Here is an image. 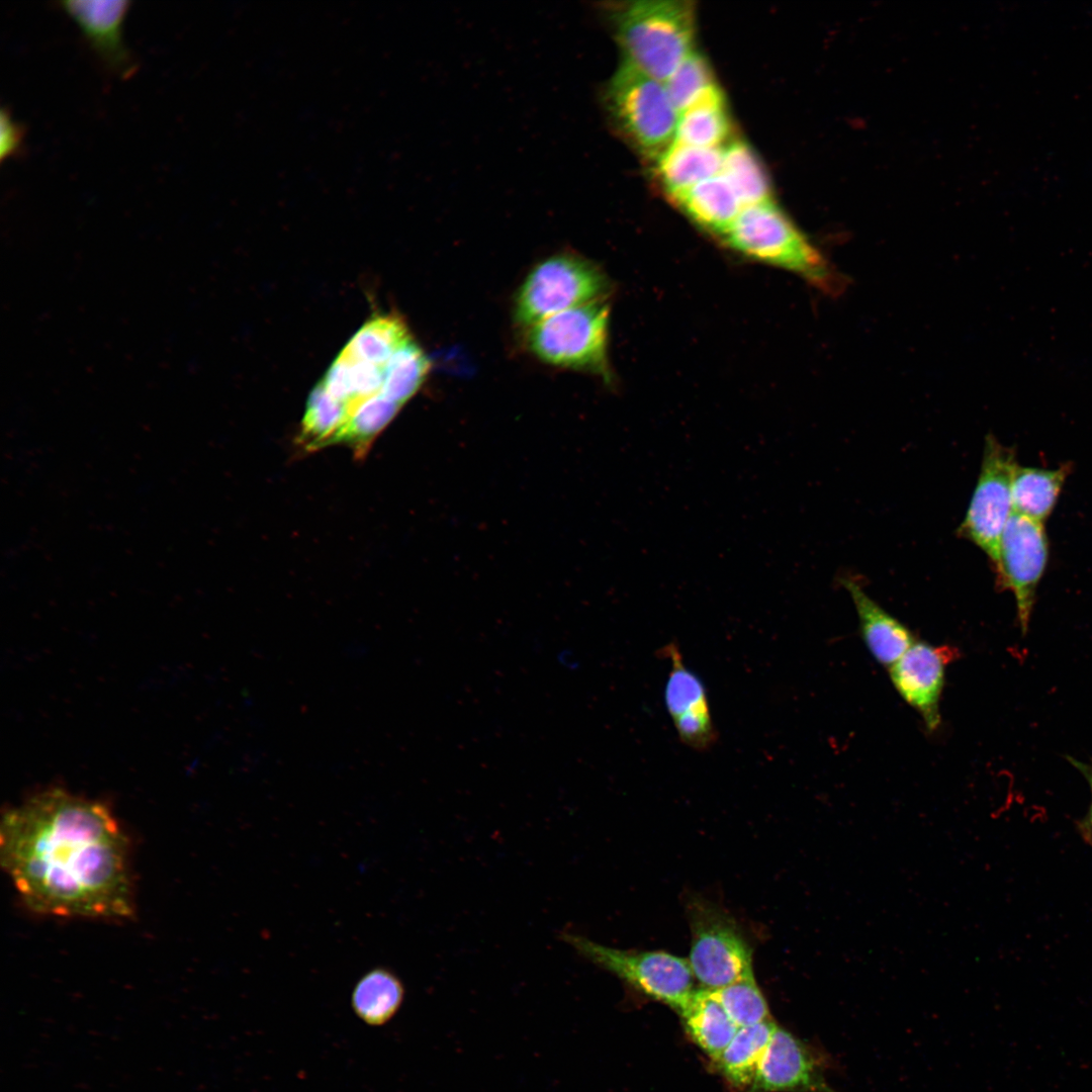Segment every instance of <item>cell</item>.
Listing matches in <instances>:
<instances>
[{
  "label": "cell",
  "mask_w": 1092,
  "mask_h": 1092,
  "mask_svg": "<svg viewBox=\"0 0 1092 1092\" xmlns=\"http://www.w3.org/2000/svg\"><path fill=\"white\" fill-rule=\"evenodd\" d=\"M663 84L678 113L718 88L709 64L696 52L687 57Z\"/></svg>",
  "instance_id": "obj_28"
},
{
  "label": "cell",
  "mask_w": 1092,
  "mask_h": 1092,
  "mask_svg": "<svg viewBox=\"0 0 1092 1092\" xmlns=\"http://www.w3.org/2000/svg\"><path fill=\"white\" fill-rule=\"evenodd\" d=\"M410 338L401 317L395 314L376 315L358 330L341 353L353 360L384 367Z\"/></svg>",
  "instance_id": "obj_22"
},
{
  "label": "cell",
  "mask_w": 1092,
  "mask_h": 1092,
  "mask_svg": "<svg viewBox=\"0 0 1092 1092\" xmlns=\"http://www.w3.org/2000/svg\"><path fill=\"white\" fill-rule=\"evenodd\" d=\"M609 317L605 298L561 311L528 328L527 346L547 364L608 377Z\"/></svg>",
  "instance_id": "obj_5"
},
{
  "label": "cell",
  "mask_w": 1092,
  "mask_h": 1092,
  "mask_svg": "<svg viewBox=\"0 0 1092 1092\" xmlns=\"http://www.w3.org/2000/svg\"><path fill=\"white\" fill-rule=\"evenodd\" d=\"M1068 759L1085 777L1090 787L1092 796V762H1081L1080 760L1072 758L1070 756L1068 757ZM1087 824L1092 828V802L1087 816Z\"/></svg>",
  "instance_id": "obj_32"
},
{
  "label": "cell",
  "mask_w": 1092,
  "mask_h": 1092,
  "mask_svg": "<svg viewBox=\"0 0 1092 1092\" xmlns=\"http://www.w3.org/2000/svg\"><path fill=\"white\" fill-rule=\"evenodd\" d=\"M561 938L590 963L677 1012L698 989L688 959L662 950L612 948L569 931L562 932Z\"/></svg>",
  "instance_id": "obj_6"
},
{
  "label": "cell",
  "mask_w": 1092,
  "mask_h": 1092,
  "mask_svg": "<svg viewBox=\"0 0 1092 1092\" xmlns=\"http://www.w3.org/2000/svg\"><path fill=\"white\" fill-rule=\"evenodd\" d=\"M1049 557L1044 524L1013 513L1002 533L993 567L998 587L1014 597L1022 634L1028 630Z\"/></svg>",
  "instance_id": "obj_10"
},
{
  "label": "cell",
  "mask_w": 1092,
  "mask_h": 1092,
  "mask_svg": "<svg viewBox=\"0 0 1092 1092\" xmlns=\"http://www.w3.org/2000/svg\"><path fill=\"white\" fill-rule=\"evenodd\" d=\"M841 583L853 603L866 646L879 663L890 667L915 642L913 634L873 600L854 577L844 576Z\"/></svg>",
  "instance_id": "obj_14"
},
{
  "label": "cell",
  "mask_w": 1092,
  "mask_h": 1092,
  "mask_svg": "<svg viewBox=\"0 0 1092 1092\" xmlns=\"http://www.w3.org/2000/svg\"><path fill=\"white\" fill-rule=\"evenodd\" d=\"M348 404L334 398L318 383L310 392L301 423L299 443L306 450L333 444L350 415Z\"/></svg>",
  "instance_id": "obj_24"
},
{
  "label": "cell",
  "mask_w": 1092,
  "mask_h": 1092,
  "mask_svg": "<svg viewBox=\"0 0 1092 1092\" xmlns=\"http://www.w3.org/2000/svg\"><path fill=\"white\" fill-rule=\"evenodd\" d=\"M607 291L606 276L592 262L573 254L554 255L528 273L514 315L528 329L553 314L603 299Z\"/></svg>",
  "instance_id": "obj_7"
},
{
  "label": "cell",
  "mask_w": 1092,
  "mask_h": 1092,
  "mask_svg": "<svg viewBox=\"0 0 1092 1092\" xmlns=\"http://www.w3.org/2000/svg\"><path fill=\"white\" fill-rule=\"evenodd\" d=\"M834 1061L777 1026L757 1067L752 1091L837 1092L827 1081Z\"/></svg>",
  "instance_id": "obj_11"
},
{
  "label": "cell",
  "mask_w": 1092,
  "mask_h": 1092,
  "mask_svg": "<svg viewBox=\"0 0 1092 1092\" xmlns=\"http://www.w3.org/2000/svg\"><path fill=\"white\" fill-rule=\"evenodd\" d=\"M673 723L680 741L697 751L710 749L718 739L710 713L684 715Z\"/></svg>",
  "instance_id": "obj_30"
},
{
  "label": "cell",
  "mask_w": 1092,
  "mask_h": 1092,
  "mask_svg": "<svg viewBox=\"0 0 1092 1092\" xmlns=\"http://www.w3.org/2000/svg\"><path fill=\"white\" fill-rule=\"evenodd\" d=\"M404 996L400 979L382 967L365 973L351 994L352 1008L362 1021L371 1026L387 1023L400 1008Z\"/></svg>",
  "instance_id": "obj_19"
},
{
  "label": "cell",
  "mask_w": 1092,
  "mask_h": 1092,
  "mask_svg": "<svg viewBox=\"0 0 1092 1092\" xmlns=\"http://www.w3.org/2000/svg\"><path fill=\"white\" fill-rule=\"evenodd\" d=\"M606 101L616 125L647 156L657 160L673 144L679 113L662 82L622 62Z\"/></svg>",
  "instance_id": "obj_4"
},
{
  "label": "cell",
  "mask_w": 1092,
  "mask_h": 1092,
  "mask_svg": "<svg viewBox=\"0 0 1092 1092\" xmlns=\"http://www.w3.org/2000/svg\"><path fill=\"white\" fill-rule=\"evenodd\" d=\"M723 149L673 143L658 159L657 174L664 190L676 198L700 182L721 174Z\"/></svg>",
  "instance_id": "obj_17"
},
{
  "label": "cell",
  "mask_w": 1092,
  "mask_h": 1092,
  "mask_svg": "<svg viewBox=\"0 0 1092 1092\" xmlns=\"http://www.w3.org/2000/svg\"><path fill=\"white\" fill-rule=\"evenodd\" d=\"M709 991L738 1027L771 1019L765 998L754 977Z\"/></svg>",
  "instance_id": "obj_29"
},
{
  "label": "cell",
  "mask_w": 1092,
  "mask_h": 1092,
  "mask_svg": "<svg viewBox=\"0 0 1092 1092\" xmlns=\"http://www.w3.org/2000/svg\"><path fill=\"white\" fill-rule=\"evenodd\" d=\"M400 405L381 392L359 402L350 413L343 429L334 443L351 445L357 454L363 455L373 440L395 417Z\"/></svg>",
  "instance_id": "obj_27"
},
{
  "label": "cell",
  "mask_w": 1092,
  "mask_h": 1092,
  "mask_svg": "<svg viewBox=\"0 0 1092 1092\" xmlns=\"http://www.w3.org/2000/svg\"><path fill=\"white\" fill-rule=\"evenodd\" d=\"M0 855L34 912L103 919L133 912L127 838L101 803L60 789L33 796L4 815Z\"/></svg>",
  "instance_id": "obj_1"
},
{
  "label": "cell",
  "mask_w": 1092,
  "mask_h": 1092,
  "mask_svg": "<svg viewBox=\"0 0 1092 1092\" xmlns=\"http://www.w3.org/2000/svg\"><path fill=\"white\" fill-rule=\"evenodd\" d=\"M688 1032L716 1061L738 1027L709 990L698 988L678 1012Z\"/></svg>",
  "instance_id": "obj_18"
},
{
  "label": "cell",
  "mask_w": 1092,
  "mask_h": 1092,
  "mask_svg": "<svg viewBox=\"0 0 1092 1092\" xmlns=\"http://www.w3.org/2000/svg\"><path fill=\"white\" fill-rule=\"evenodd\" d=\"M623 62L664 83L693 51L696 16L692 2L628 3L614 15Z\"/></svg>",
  "instance_id": "obj_2"
},
{
  "label": "cell",
  "mask_w": 1092,
  "mask_h": 1092,
  "mask_svg": "<svg viewBox=\"0 0 1092 1092\" xmlns=\"http://www.w3.org/2000/svg\"><path fill=\"white\" fill-rule=\"evenodd\" d=\"M1071 470L1070 463L1053 469L1017 463L1011 484L1013 513L1044 524Z\"/></svg>",
  "instance_id": "obj_15"
},
{
  "label": "cell",
  "mask_w": 1092,
  "mask_h": 1092,
  "mask_svg": "<svg viewBox=\"0 0 1092 1092\" xmlns=\"http://www.w3.org/2000/svg\"><path fill=\"white\" fill-rule=\"evenodd\" d=\"M671 669L664 691V702L672 720L690 714L710 713L706 689L700 677L685 666L678 646L670 642L661 649Z\"/></svg>",
  "instance_id": "obj_26"
},
{
  "label": "cell",
  "mask_w": 1092,
  "mask_h": 1092,
  "mask_svg": "<svg viewBox=\"0 0 1092 1092\" xmlns=\"http://www.w3.org/2000/svg\"><path fill=\"white\" fill-rule=\"evenodd\" d=\"M24 136L23 126L16 122L6 107L0 111V159L15 156L21 149Z\"/></svg>",
  "instance_id": "obj_31"
},
{
  "label": "cell",
  "mask_w": 1092,
  "mask_h": 1092,
  "mask_svg": "<svg viewBox=\"0 0 1092 1092\" xmlns=\"http://www.w3.org/2000/svg\"><path fill=\"white\" fill-rule=\"evenodd\" d=\"M689 965L700 988L717 990L753 976L752 950L734 918L706 901L689 911Z\"/></svg>",
  "instance_id": "obj_8"
},
{
  "label": "cell",
  "mask_w": 1092,
  "mask_h": 1092,
  "mask_svg": "<svg viewBox=\"0 0 1092 1092\" xmlns=\"http://www.w3.org/2000/svg\"><path fill=\"white\" fill-rule=\"evenodd\" d=\"M430 362L422 348L412 339L405 341L383 367L381 393L400 406L421 387L429 372Z\"/></svg>",
  "instance_id": "obj_25"
},
{
  "label": "cell",
  "mask_w": 1092,
  "mask_h": 1092,
  "mask_svg": "<svg viewBox=\"0 0 1092 1092\" xmlns=\"http://www.w3.org/2000/svg\"><path fill=\"white\" fill-rule=\"evenodd\" d=\"M729 132L730 121L718 87L679 113L673 143L699 148H720Z\"/></svg>",
  "instance_id": "obj_20"
},
{
  "label": "cell",
  "mask_w": 1092,
  "mask_h": 1092,
  "mask_svg": "<svg viewBox=\"0 0 1092 1092\" xmlns=\"http://www.w3.org/2000/svg\"><path fill=\"white\" fill-rule=\"evenodd\" d=\"M721 174L737 194L743 208L770 201L766 173L744 143L734 142L723 150Z\"/></svg>",
  "instance_id": "obj_23"
},
{
  "label": "cell",
  "mask_w": 1092,
  "mask_h": 1092,
  "mask_svg": "<svg viewBox=\"0 0 1092 1092\" xmlns=\"http://www.w3.org/2000/svg\"><path fill=\"white\" fill-rule=\"evenodd\" d=\"M59 4L78 25L107 70L123 79L135 72V61L122 38L128 1L67 0Z\"/></svg>",
  "instance_id": "obj_13"
},
{
  "label": "cell",
  "mask_w": 1092,
  "mask_h": 1092,
  "mask_svg": "<svg viewBox=\"0 0 1092 1092\" xmlns=\"http://www.w3.org/2000/svg\"><path fill=\"white\" fill-rule=\"evenodd\" d=\"M1015 452L988 436L979 477L958 534L995 563L1002 533L1013 515L1011 484Z\"/></svg>",
  "instance_id": "obj_9"
},
{
  "label": "cell",
  "mask_w": 1092,
  "mask_h": 1092,
  "mask_svg": "<svg viewBox=\"0 0 1092 1092\" xmlns=\"http://www.w3.org/2000/svg\"><path fill=\"white\" fill-rule=\"evenodd\" d=\"M745 257L793 272L830 293H839L842 276L770 200L744 207L722 236Z\"/></svg>",
  "instance_id": "obj_3"
},
{
  "label": "cell",
  "mask_w": 1092,
  "mask_h": 1092,
  "mask_svg": "<svg viewBox=\"0 0 1092 1092\" xmlns=\"http://www.w3.org/2000/svg\"><path fill=\"white\" fill-rule=\"evenodd\" d=\"M769 1019L740 1027L715 1061L721 1072L737 1087H751L763 1053L777 1028Z\"/></svg>",
  "instance_id": "obj_21"
},
{
  "label": "cell",
  "mask_w": 1092,
  "mask_h": 1092,
  "mask_svg": "<svg viewBox=\"0 0 1092 1092\" xmlns=\"http://www.w3.org/2000/svg\"><path fill=\"white\" fill-rule=\"evenodd\" d=\"M954 651L915 641L890 668V678L898 694L921 716L930 731L940 722L939 700L946 665Z\"/></svg>",
  "instance_id": "obj_12"
},
{
  "label": "cell",
  "mask_w": 1092,
  "mask_h": 1092,
  "mask_svg": "<svg viewBox=\"0 0 1092 1092\" xmlns=\"http://www.w3.org/2000/svg\"><path fill=\"white\" fill-rule=\"evenodd\" d=\"M673 200L696 223L721 237L743 209L722 174L700 182Z\"/></svg>",
  "instance_id": "obj_16"
}]
</instances>
